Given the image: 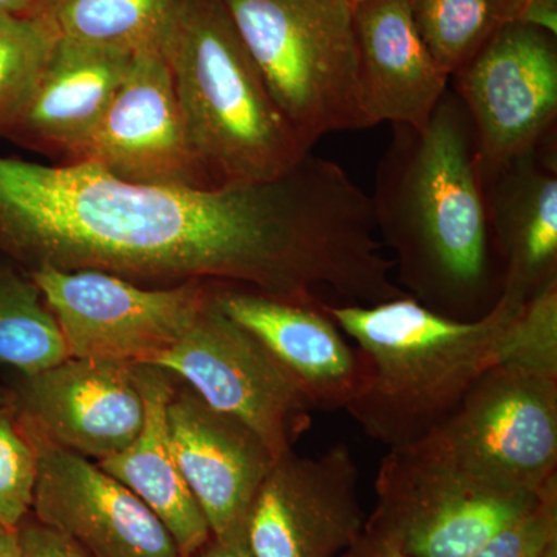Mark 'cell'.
Listing matches in <instances>:
<instances>
[{
    "label": "cell",
    "mask_w": 557,
    "mask_h": 557,
    "mask_svg": "<svg viewBox=\"0 0 557 557\" xmlns=\"http://www.w3.org/2000/svg\"><path fill=\"white\" fill-rule=\"evenodd\" d=\"M376 251L369 197L311 152L281 177L222 188L135 185L90 163L0 157V252L28 271L214 278L317 309L358 299Z\"/></svg>",
    "instance_id": "6da1fadb"
},
{
    "label": "cell",
    "mask_w": 557,
    "mask_h": 557,
    "mask_svg": "<svg viewBox=\"0 0 557 557\" xmlns=\"http://www.w3.org/2000/svg\"><path fill=\"white\" fill-rule=\"evenodd\" d=\"M392 127L370 201L397 258V285L443 317H483L500 296L502 273L468 110L448 89L423 129Z\"/></svg>",
    "instance_id": "7a4b0ae2"
},
{
    "label": "cell",
    "mask_w": 557,
    "mask_h": 557,
    "mask_svg": "<svg viewBox=\"0 0 557 557\" xmlns=\"http://www.w3.org/2000/svg\"><path fill=\"white\" fill-rule=\"evenodd\" d=\"M525 304L502 292L471 321L443 317L409 295L376 306H322L361 358V387L346 412L388 449L426 438L475 381L500 364Z\"/></svg>",
    "instance_id": "3957f363"
},
{
    "label": "cell",
    "mask_w": 557,
    "mask_h": 557,
    "mask_svg": "<svg viewBox=\"0 0 557 557\" xmlns=\"http://www.w3.org/2000/svg\"><path fill=\"white\" fill-rule=\"evenodd\" d=\"M161 51L212 188L270 182L311 152L271 97L223 0H186Z\"/></svg>",
    "instance_id": "277c9868"
},
{
    "label": "cell",
    "mask_w": 557,
    "mask_h": 557,
    "mask_svg": "<svg viewBox=\"0 0 557 557\" xmlns=\"http://www.w3.org/2000/svg\"><path fill=\"white\" fill-rule=\"evenodd\" d=\"M267 89L313 149L332 132L369 129L359 104L348 0H223Z\"/></svg>",
    "instance_id": "5b68a950"
},
{
    "label": "cell",
    "mask_w": 557,
    "mask_h": 557,
    "mask_svg": "<svg viewBox=\"0 0 557 557\" xmlns=\"http://www.w3.org/2000/svg\"><path fill=\"white\" fill-rule=\"evenodd\" d=\"M375 491L376 507L343 557H469L542 494L469 478L429 435L388 449Z\"/></svg>",
    "instance_id": "8992f818"
},
{
    "label": "cell",
    "mask_w": 557,
    "mask_h": 557,
    "mask_svg": "<svg viewBox=\"0 0 557 557\" xmlns=\"http://www.w3.org/2000/svg\"><path fill=\"white\" fill-rule=\"evenodd\" d=\"M429 437L469 478L539 494L557 479V376L494 366Z\"/></svg>",
    "instance_id": "52a82bcc"
},
{
    "label": "cell",
    "mask_w": 557,
    "mask_h": 557,
    "mask_svg": "<svg viewBox=\"0 0 557 557\" xmlns=\"http://www.w3.org/2000/svg\"><path fill=\"white\" fill-rule=\"evenodd\" d=\"M146 364L174 373L209 406L239 420L274 458L292 453L313 408L298 384L251 333L212 304L174 346Z\"/></svg>",
    "instance_id": "ba28073f"
},
{
    "label": "cell",
    "mask_w": 557,
    "mask_h": 557,
    "mask_svg": "<svg viewBox=\"0 0 557 557\" xmlns=\"http://www.w3.org/2000/svg\"><path fill=\"white\" fill-rule=\"evenodd\" d=\"M64 333L70 357L146 364L174 346L208 304L201 282L143 288L98 270L27 271Z\"/></svg>",
    "instance_id": "9c48e42d"
},
{
    "label": "cell",
    "mask_w": 557,
    "mask_h": 557,
    "mask_svg": "<svg viewBox=\"0 0 557 557\" xmlns=\"http://www.w3.org/2000/svg\"><path fill=\"white\" fill-rule=\"evenodd\" d=\"M453 79L474 126L483 177L555 139L556 36L512 22Z\"/></svg>",
    "instance_id": "30bf717a"
},
{
    "label": "cell",
    "mask_w": 557,
    "mask_h": 557,
    "mask_svg": "<svg viewBox=\"0 0 557 557\" xmlns=\"http://www.w3.org/2000/svg\"><path fill=\"white\" fill-rule=\"evenodd\" d=\"M359 469L344 443L318 457H278L260 485L247 523L251 557H338L362 528Z\"/></svg>",
    "instance_id": "8fae6325"
},
{
    "label": "cell",
    "mask_w": 557,
    "mask_h": 557,
    "mask_svg": "<svg viewBox=\"0 0 557 557\" xmlns=\"http://www.w3.org/2000/svg\"><path fill=\"white\" fill-rule=\"evenodd\" d=\"M73 163L94 164L135 185L212 188L190 143L163 51L134 53L119 90Z\"/></svg>",
    "instance_id": "7c38bea8"
},
{
    "label": "cell",
    "mask_w": 557,
    "mask_h": 557,
    "mask_svg": "<svg viewBox=\"0 0 557 557\" xmlns=\"http://www.w3.org/2000/svg\"><path fill=\"white\" fill-rule=\"evenodd\" d=\"M9 391L11 416L61 448L104 460L129 448L145 423L135 364L69 358Z\"/></svg>",
    "instance_id": "4fadbf2b"
},
{
    "label": "cell",
    "mask_w": 557,
    "mask_h": 557,
    "mask_svg": "<svg viewBox=\"0 0 557 557\" xmlns=\"http://www.w3.org/2000/svg\"><path fill=\"white\" fill-rule=\"evenodd\" d=\"M21 429L38 458L32 515L39 522L90 557H180L168 528L129 487L86 457Z\"/></svg>",
    "instance_id": "5bb4252c"
},
{
    "label": "cell",
    "mask_w": 557,
    "mask_h": 557,
    "mask_svg": "<svg viewBox=\"0 0 557 557\" xmlns=\"http://www.w3.org/2000/svg\"><path fill=\"white\" fill-rule=\"evenodd\" d=\"M166 417L172 453L212 539L247 547L249 508L276 458L256 432L196 392L172 395Z\"/></svg>",
    "instance_id": "9a60e30c"
},
{
    "label": "cell",
    "mask_w": 557,
    "mask_h": 557,
    "mask_svg": "<svg viewBox=\"0 0 557 557\" xmlns=\"http://www.w3.org/2000/svg\"><path fill=\"white\" fill-rule=\"evenodd\" d=\"M211 300L273 355L314 410H346L357 397L361 358L324 311L236 287L211 289Z\"/></svg>",
    "instance_id": "2e32d148"
},
{
    "label": "cell",
    "mask_w": 557,
    "mask_h": 557,
    "mask_svg": "<svg viewBox=\"0 0 557 557\" xmlns=\"http://www.w3.org/2000/svg\"><path fill=\"white\" fill-rule=\"evenodd\" d=\"M359 104L373 127L423 129L450 78L418 35L409 0H361L354 5Z\"/></svg>",
    "instance_id": "e0dca14e"
},
{
    "label": "cell",
    "mask_w": 557,
    "mask_h": 557,
    "mask_svg": "<svg viewBox=\"0 0 557 557\" xmlns=\"http://www.w3.org/2000/svg\"><path fill=\"white\" fill-rule=\"evenodd\" d=\"M132 57L127 51L58 38L27 108L7 138L73 163L119 90Z\"/></svg>",
    "instance_id": "ac0fdd59"
},
{
    "label": "cell",
    "mask_w": 557,
    "mask_h": 557,
    "mask_svg": "<svg viewBox=\"0 0 557 557\" xmlns=\"http://www.w3.org/2000/svg\"><path fill=\"white\" fill-rule=\"evenodd\" d=\"M483 185L502 292L527 302L557 281L556 146L545 143Z\"/></svg>",
    "instance_id": "d6986e66"
},
{
    "label": "cell",
    "mask_w": 557,
    "mask_h": 557,
    "mask_svg": "<svg viewBox=\"0 0 557 557\" xmlns=\"http://www.w3.org/2000/svg\"><path fill=\"white\" fill-rule=\"evenodd\" d=\"M166 375L156 366L135 364L145 401L141 432L129 448L97 465L148 505L170 531L180 557H193L212 534L171 449L166 410L174 388Z\"/></svg>",
    "instance_id": "ffe728a7"
},
{
    "label": "cell",
    "mask_w": 557,
    "mask_h": 557,
    "mask_svg": "<svg viewBox=\"0 0 557 557\" xmlns=\"http://www.w3.org/2000/svg\"><path fill=\"white\" fill-rule=\"evenodd\" d=\"M186 0H39L32 14L60 38L138 53L161 50Z\"/></svg>",
    "instance_id": "44dd1931"
},
{
    "label": "cell",
    "mask_w": 557,
    "mask_h": 557,
    "mask_svg": "<svg viewBox=\"0 0 557 557\" xmlns=\"http://www.w3.org/2000/svg\"><path fill=\"white\" fill-rule=\"evenodd\" d=\"M525 0H409L418 35L453 78L502 28L518 22Z\"/></svg>",
    "instance_id": "7402d4cb"
},
{
    "label": "cell",
    "mask_w": 557,
    "mask_h": 557,
    "mask_svg": "<svg viewBox=\"0 0 557 557\" xmlns=\"http://www.w3.org/2000/svg\"><path fill=\"white\" fill-rule=\"evenodd\" d=\"M70 357L64 333L27 273L0 267V366L36 375Z\"/></svg>",
    "instance_id": "603a6c76"
},
{
    "label": "cell",
    "mask_w": 557,
    "mask_h": 557,
    "mask_svg": "<svg viewBox=\"0 0 557 557\" xmlns=\"http://www.w3.org/2000/svg\"><path fill=\"white\" fill-rule=\"evenodd\" d=\"M58 38L36 14L0 13V138L27 108Z\"/></svg>",
    "instance_id": "cb8c5ba5"
},
{
    "label": "cell",
    "mask_w": 557,
    "mask_h": 557,
    "mask_svg": "<svg viewBox=\"0 0 557 557\" xmlns=\"http://www.w3.org/2000/svg\"><path fill=\"white\" fill-rule=\"evenodd\" d=\"M502 362L557 376V281L527 300L509 327Z\"/></svg>",
    "instance_id": "d4e9b609"
},
{
    "label": "cell",
    "mask_w": 557,
    "mask_h": 557,
    "mask_svg": "<svg viewBox=\"0 0 557 557\" xmlns=\"http://www.w3.org/2000/svg\"><path fill=\"white\" fill-rule=\"evenodd\" d=\"M38 458L9 409H0V523L17 528L32 512Z\"/></svg>",
    "instance_id": "484cf974"
},
{
    "label": "cell",
    "mask_w": 557,
    "mask_h": 557,
    "mask_svg": "<svg viewBox=\"0 0 557 557\" xmlns=\"http://www.w3.org/2000/svg\"><path fill=\"white\" fill-rule=\"evenodd\" d=\"M557 545V479L525 515L493 534L469 557H545Z\"/></svg>",
    "instance_id": "4316f807"
},
{
    "label": "cell",
    "mask_w": 557,
    "mask_h": 557,
    "mask_svg": "<svg viewBox=\"0 0 557 557\" xmlns=\"http://www.w3.org/2000/svg\"><path fill=\"white\" fill-rule=\"evenodd\" d=\"M17 537L21 557H90L72 539L39 522L32 512L17 527Z\"/></svg>",
    "instance_id": "83f0119b"
},
{
    "label": "cell",
    "mask_w": 557,
    "mask_h": 557,
    "mask_svg": "<svg viewBox=\"0 0 557 557\" xmlns=\"http://www.w3.org/2000/svg\"><path fill=\"white\" fill-rule=\"evenodd\" d=\"M519 24L557 35V0H525L520 10Z\"/></svg>",
    "instance_id": "f1b7e54d"
},
{
    "label": "cell",
    "mask_w": 557,
    "mask_h": 557,
    "mask_svg": "<svg viewBox=\"0 0 557 557\" xmlns=\"http://www.w3.org/2000/svg\"><path fill=\"white\" fill-rule=\"evenodd\" d=\"M193 557H251V555L247 547H234L211 537V541Z\"/></svg>",
    "instance_id": "f546056e"
},
{
    "label": "cell",
    "mask_w": 557,
    "mask_h": 557,
    "mask_svg": "<svg viewBox=\"0 0 557 557\" xmlns=\"http://www.w3.org/2000/svg\"><path fill=\"white\" fill-rule=\"evenodd\" d=\"M0 557H21L17 528H10L0 523Z\"/></svg>",
    "instance_id": "4dcf8cb0"
},
{
    "label": "cell",
    "mask_w": 557,
    "mask_h": 557,
    "mask_svg": "<svg viewBox=\"0 0 557 557\" xmlns=\"http://www.w3.org/2000/svg\"><path fill=\"white\" fill-rule=\"evenodd\" d=\"M39 0H0V13H30Z\"/></svg>",
    "instance_id": "1f68e13d"
},
{
    "label": "cell",
    "mask_w": 557,
    "mask_h": 557,
    "mask_svg": "<svg viewBox=\"0 0 557 557\" xmlns=\"http://www.w3.org/2000/svg\"><path fill=\"white\" fill-rule=\"evenodd\" d=\"M9 406V391L5 387L0 386V409Z\"/></svg>",
    "instance_id": "d6a6232c"
},
{
    "label": "cell",
    "mask_w": 557,
    "mask_h": 557,
    "mask_svg": "<svg viewBox=\"0 0 557 557\" xmlns=\"http://www.w3.org/2000/svg\"><path fill=\"white\" fill-rule=\"evenodd\" d=\"M545 557H557V545H556V547H553L552 549H549L548 555Z\"/></svg>",
    "instance_id": "836d02e7"
},
{
    "label": "cell",
    "mask_w": 557,
    "mask_h": 557,
    "mask_svg": "<svg viewBox=\"0 0 557 557\" xmlns=\"http://www.w3.org/2000/svg\"><path fill=\"white\" fill-rule=\"evenodd\" d=\"M348 2H350L351 5H355V3L361 2V0H348Z\"/></svg>",
    "instance_id": "e575fe53"
},
{
    "label": "cell",
    "mask_w": 557,
    "mask_h": 557,
    "mask_svg": "<svg viewBox=\"0 0 557 557\" xmlns=\"http://www.w3.org/2000/svg\"><path fill=\"white\" fill-rule=\"evenodd\" d=\"M395 557H405V556H395Z\"/></svg>",
    "instance_id": "d590c367"
}]
</instances>
